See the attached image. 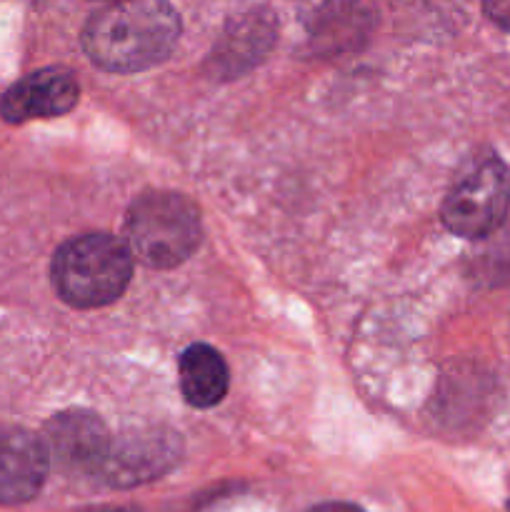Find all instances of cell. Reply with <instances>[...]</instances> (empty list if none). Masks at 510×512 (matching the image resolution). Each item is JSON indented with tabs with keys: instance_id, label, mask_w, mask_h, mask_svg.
<instances>
[{
	"instance_id": "6da1fadb",
	"label": "cell",
	"mask_w": 510,
	"mask_h": 512,
	"mask_svg": "<svg viewBox=\"0 0 510 512\" xmlns=\"http://www.w3.org/2000/svg\"><path fill=\"white\" fill-rule=\"evenodd\" d=\"M180 15L160 0H130L95 10L83 28V50L108 73H140L163 63L180 38Z\"/></svg>"
},
{
	"instance_id": "7a4b0ae2",
	"label": "cell",
	"mask_w": 510,
	"mask_h": 512,
	"mask_svg": "<svg viewBox=\"0 0 510 512\" xmlns=\"http://www.w3.org/2000/svg\"><path fill=\"white\" fill-rule=\"evenodd\" d=\"M55 293L80 310L103 308L118 300L133 278L128 245L110 233H88L68 240L50 265Z\"/></svg>"
},
{
	"instance_id": "3957f363",
	"label": "cell",
	"mask_w": 510,
	"mask_h": 512,
	"mask_svg": "<svg viewBox=\"0 0 510 512\" xmlns=\"http://www.w3.org/2000/svg\"><path fill=\"white\" fill-rule=\"evenodd\" d=\"M203 238L200 210L188 195L148 190L125 215V245L130 255L155 270L185 263Z\"/></svg>"
},
{
	"instance_id": "277c9868",
	"label": "cell",
	"mask_w": 510,
	"mask_h": 512,
	"mask_svg": "<svg viewBox=\"0 0 510 512\" xmlns=\"http://www.w3.org/2000/svg\"><path fill=\"white\" fill-rule=\"evenodd\" d=\"M510 210V168L495 155L480 158L460 175L443 200V223L450 233L483 240L498 233Z\"/></svg>"
},
{
	"instance_id": "5b68a950",
	"label": "cell",
	"mask_w": 510,
	"mask_h": 512,
	"mask_svg": "<svg viewBox=\"0 0 510 512\" xmlns=\"http://www.w3.org/2000/svg\"><path fill=\"white\" fill-rule=\"evenodd\" d=\"M43 443L50 460L65 473L100 475L113 440L98 415L73 408L50 420Z\"/></svg>"
},
{
	"instance_id": "8992f818",
	"label": "cell",
	"mask_w": 510,
	"mask_h": 512,
	"mask_svg": "<svg viewBox=\"0 0 510 512\" xmlns=\"http://www.w3.org/2000/svg\"><path fill=\"white\" fill-rule=\"evenodd\" d=\"M178 458V438L160 430H133L110 443L100 478L115 488L148 483L163 475Z\"/></svg>"
},
{
	"instance_id": "52a82bcc",
	"label": "cell",
	"mask_w": 510,
	"mask_h": 512,
	"mask_svg": "<svg viewBox=\"0 0 510 512\" xmlns=\"http://www.w3.org/2000/svg\"><path fill=\"white\" fill-rule=\"evenodd\" d=\"M80 85L73 73L63 68H43L10 85L0 98V115L8 123L55 118L75 108Z\"/></svg>"
},
{
	"instance_id": "ba28073f",
	"label": "cell",
	"mask_w": 510,
	"mask_h": 512,
	"mask_svg": "<svg viewBox=\"0 0 510 512\" xmlns=\"http://www.w3.org/2000/svg\"><path fill=\"white\" fill-rule=\"evenodd\" d=\"M50 470L43 440L23 428L0 430V505L33 500Z\"/></svg>"
},
{
	"instance_id": "9c48e42d",
	"label": "cell",
	"mask_w": 510,
	"mask_h": 512,
	"mask_svg": "<svg viewBox=\"0 0 510 512\" xmlns=\"http://www.w3.org/2000/svg\"><path fill=\"white\" fill-rule=\"evenodd\" d=\"M180 393L193 408H213L225 398L230 385L228 365L223 355L205 343H195L180 355Z\"/></svg>"
},
{
	"instance_id": "30bf717a",
	"label": "cell",
	"mask_w": 510,
	"mask_h": 512,
	"mask_svg": "<svg viewBox=\"0 0 510 512\" xmlns=\"http://www.w3.org/2000/svg\"><path fill=\"white\" fill-rule=\"evenodd\" d=\"M485 15L493 20L498 28L510 30V0H495V3H485L483 5Z\"/></svg>"
},
{
	"instance_id": "8fae6325",
	"label": "cell",
	"mask_w": 510,
	"mask_h": 512,
	"mask_svg": "<svg viewBox=\"0 0 510 512\" xmlns=\"http://www.w3.org/2000/svg\"><path fill=\"white\" fill-rule=\"evenodd\" d=\"M308 512H365V510H360L358 505H350V503H323V505H315V508Z\"/></svg>"
}]
</instances>
